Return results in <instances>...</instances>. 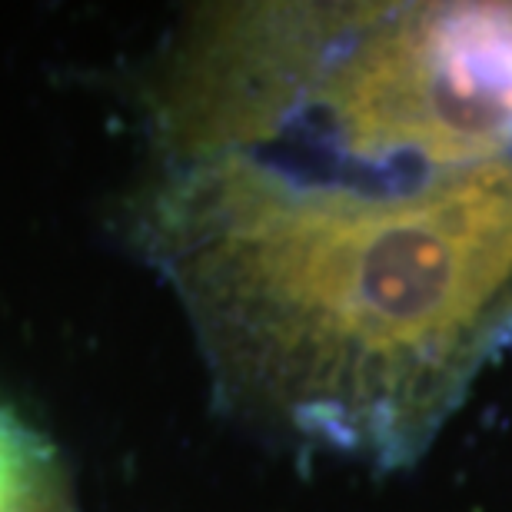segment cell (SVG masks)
Listing matches in <instances>:
<instances>
[{"label": "cell", "instance_id": "obj_1", "mask_svg": "<svg viewBox=\"0 0 512 512\" xmlns=\"http://www.w3.org/2000/svg\"><path fill=\"white\" fill-rule=\"evenodd\" d=\"M143 237L240 413L376 466L419 463L512 313V163L386 183L167 157Z\"/></svg>", "mask_w": 512, "mask_h": 512}, {"label": "cell", "instance_id": "obj_2", "mask_svg": "<svg viewBox=\"0 0 512 512\" xmlns=\"http://www.w3.org/2000/svg\"><path fill=\"white\" fill-rule=\"evenodd\" d=\"M167 157L429 183L512 163V4H243L200 17L157 97Z\"/></svg>", "mask_w": 512, "mask_h": 512}, {"label": "cell", "instance_id": "obj_3", "mask_svg": "<svg viewBox=\"0 0 512 512\" xmlns=\"http://www.w3.org/2000/svg\"><path fill=\"white\" fill-rule=\"evenodd\" d=\"M433 449L459 453L449 466H463L459 483L466 493L489 486L512 512V313L476 356L423 456Z\"/></svg>", "mask_w": 512, "mask_h": 512}, {"label": "cell", "instance_id": "obj_4", "mask_svg": "<svg viewBox=\"0 0 512 512\" xmlns=\"http://www.w3.org/2000/svg\"><path fill=\"white\" fill-rule=\"evenodd\" d=\"M0 512H70L44 443L7 413H0Z\"/></svg>", "mask_w": 512, "mask_h": 512}]
</instances>
